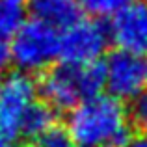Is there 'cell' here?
<instances>
[{"mask_svg": "<svg viewBox=\"0 0 147 147\" xmlns=\"http://www.w3.org/2000/svg\"><path fill=\"white\" fill-rule=\"evenodd\" d=\"M82 2L80 0H34V17L54 26L56 30H65L82 19Z\"/></svg>", "mask_w": 147, "mask_h": 147, "instance_id": "cell-8", "label": "cell"}, {"mask_svg": "<svg viewBox=\"0 0 147 147\" xmlns=\"http://www.w3.org/2000/svg\"><path fill=\"white\" fill-rule=\"evenodd\" d=\"M145 82H147V63H145Z\"/></svg>", "mask_w": 147, "mask_h": 147, "instance_id": "cell-18", "label": "cell"}, {"mask_svg": "<svg viewBox=\"0 0 147 147\" xmlns=\"http://www.w3.org/2000/svg\"><path fill=\"white\" fill-rule=\"evenodd\" d=\"M11 63H13V60H11V41L7 37L0 36V75L6 73Z\"/></svg>", "mask_w": 147, "mask_h": 147, "instance_id": "cell-14", "label": "cell"}, {"mask_svg": "<svg viewBox=\"0 0 147 147\" xmlns=\"http://www.w3.org/2000/svg\"><path fill=\"white\" fill-rule=\"evenodd\" d=\"M123 147H147V134H140V136H130L127 144Z\"/></svg>", "mask_w": 147, "mask_h": 147, "instance_id": "cell-15", "label": "cell"}, {"mask_svg": "<svg viewBox=\"0 0 147 147\" xmlns=\"http://www.w3.org/2000/svg\"><path fill=\"white\" fill-rule=\"evenodd\" d=\"M67 132L78 147H123L130 138L129 114L117 97L99 95L69 112Z\"/></svg>", "mask_w": 147, "mask_h": 147, "instance_id": "cell-1", "label": "cell"}, {"mask_svg": "<svg viewBox=\"0 0 147 147\" xmlns=\"http://www.w3.org/2000/svg\"><path fill=\"white\" fill-rule=\"evenodd\" d=\"M37 84L26 73H11L0 82V134L9 142L21 136V123L37 97Z\"/></svg>", "mask_w": 147, "mask_h": 147, "instance_id": "cell-4", "label": "cell"}, {"mask_svg": "<svg viewBox=\"0 0 147 147\" xmlns=\"http://www.w3.org/2000/svg\"><path fill=\"white\" fill-rule=\"evenodd\" d=\"M104 73H106V88L110 95L119 100H136L142 95L145 82V61L142 56L132 52L115 50L108 54L104 61Z\"/></svg>", "mask_w": 147, "mask_h": 147, "instance_id": "cell-6", "label": "cell"}, {"mask_svg": "<svg viewBox=\"0 0 147 147\" xmlns=\"http://www.w3.org/2000/svg\"><path fill=\"white\" fill-rule=\"evenodd\" d=\"M26 22L24 4L19 0H0V36L13 37Z\"/></svg>", "mask_w": 147, "mask_h": 147, "instance_id": "cell-10", "label": "cell"}, {"mask_svg": "<svg viewBox=\"0 0 147 147\" xmlns=\"http://www.w3.org/2000/svg\"><path fill=\"white\" fill-rule=\"evenodd\" d=\"M0 147H9V140L4 134H0Z\"/></svg>", "mask_w": 147, "mask_h": 147, "instance_id": "cell-16", "label": "cell"}, {"mask_svg": "<svg viewBox=\"0 0 147 147\" xmlns=\"http://www.w3.org/2000/svg\"><path fill=\"white\" fill-rule=\"evenodd\" d=\"M108 34L119 50L136 56L147 54V0H134L115 13L108 26Z\"/></svg>", "mask_w": 147, "mask_h": 147, "instance_id": "cell-7", "label": "cell"}, {"mask_svg": "<svg viewBox=\"0 0 147 147\" xmlns=\"http://www.w3.org/2000/svg\"><path fill=\"white\" fill-rule=\"evenodd\" d=\"M54 108H50L47 102H34L32 108L26 112L24 119L21 123V136L28 138V140H39L43 134H47L54 125V119H56V114H54Z\"/></svg>", "mask_w": 147, "mask_h": 147, "instance_id": "cell-9", "label": "cell"}, {"mask_svg": "<svg viewBox=\"0 0 147 147\" xmlns=\"http://www.w3.org/2000/svg\"><path fill=\"white\" fill-rule=\"evenodd\" d=\"M132 121L147 134V93H142L132 104Z\"/></svg>", "mask_w": 147, "mask_h": 147, "instance_id": "cell-13", "label": "cell"}, {"mask_svg": "<svg viewBox=\"0 0 147 147\" xmlns=\"http://www.w3.org/2000/svg\"><path fill=\"white\" fill-rule=\"evenodd\" d=\"M19 2H22V4H24V2H34V0H19Z\"/></svg>", "mask_w": 147, "mask_h": 147, "instance_id": "cell-17", "label": "cell"}, {"mask_svg": "<svg viewBox=\"0 0 147 147\" xmlns=\"http://www.w3.org/2000/svg\"><path fill=\"white\" fill-rule=\"evenodd\" d=\"M106 88V73L104 63L95 61L82 67L60 65L49 69L37 84L43 102L54 110H69L76 108L80 102L102 95Z\"/></svg>", "mask_w": 147, "mask_h": 147, "instance_id": "cell-2", "label": "cell"}, {"mask_svg": "<svg viewBox=\"0 0 147 147\" xmlns=\"http://www.w3.org/2000/svg\"><path fill=\"white\" fill-rule=\"evenodd\" d=\"M73 138L67 132V129H60V127H52L47 134L37 140V147H73Z\"/></svg>", "mask_w": 147, "mask_h": 147, "instance_id": "cell-12", "label": "cell"}, {"mask_svg": "<svg viewBox=\"0 0 147 147\" xmlns=\"http://www.w3.org/2000/svg\"><path fill=\"white\" fill-rule=\"evenodd\" d=\"M60 43L61 36L58 30L34 17L11 37L13 65L26 75L49 71V67L60 58Z\"/></svg>", "mask_w": 147, "mask_h": 147, "instance_id": "cell-3", "label": "cell"}, {"mask_svg": "<svg viewBox=\"0 0 147 147\" xmlns=\"http://www.w3.org/2000/svg\"><path fill=\"white\" fill-rule=\"evenodd\" d=\"M110 41V34L100 22L80 19L63 30L60 43V58L65 65L82 67L99 61Z\"/></svg>", "mask_w": 147, "mask_h": 147, "instance_id": "cell-5", "label": "cell"}, {"mask_svg": "<svg viewBox=\"0 0 147 147\" xmlns=\"http://www.w3.org/2000/svg\"><path fill=\"white\" fill-rule=\"evenodd\" d=\"M84 9L97 17H114L134 0H80Z\"/></svg>", "mask_w": 147, "mask_h": 147, "instance_id": "cell-11", "label": "cell"}]
</instances>
